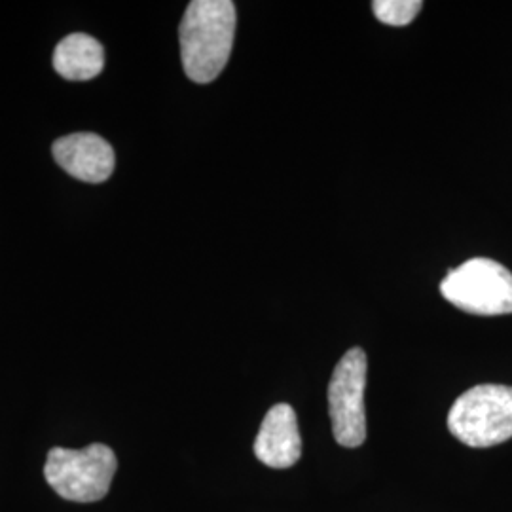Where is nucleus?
<instances>
[{"label":"nucleus","mask_w":512,"mask_h":512,"mask_svg":"<svg viewBox=\"0 0 512 512\" xmlns=\"http://www.w3.org/2000/svg\"><path fill=\"white\" fill-rule=\"evenodd\" d=\"M52 150L57 165L84 183H103L114 171V150L95 133L65 135Z\"/></svg>","instance_id":"obj_6"},{"label":"nucleus","mask_w":512,"mask_h":512,"mask_svg":"<svg viewBox=\"0 0 512 512\" xmlns=\"http://www.w3.org/2000/svg\"><path fill=\"white\" fill-rule=\"evenodd\" d=\"M423 8L421 0H374L372 10L374 16L385 25L404 27L412 23Z\"/></svg>","instance_id":"obj_9"},{"label":"nucleus","mask_w":512,"mask_h":512,"mask_svg":"<svg viewBox=\"0 0 512 512\" xmlns=\"http://www.w3.org/2000/svg\"><path fill=\"white\" fill-rule=\"evenodd\" d=\"M232 0H194L184 12L179 40L186 76L196 84L213 82L226 67L236 37Z\"/></svg>","instance_id":"obj_1"},{"label":"nucleus","mask_w":512,"mask_h":512,"mask_svg":"<svg viewBox=\"0 0 512 512\" xmlns=\"http://www.w3.org/2000/svg\"><path fill=\"white\" fill-rule=\"evenodd\" d=\"M105 67V48L99 40L74 33L63 38L54 52L55 73L71 82H86L101 74Z\"/></svg>","instance_id":"obj_8"},{"label":"nucleus","mask_w":512,"mask_h":512,"mask_svg":"<svg viewBox=\"0 0 512 512\" xmlns=\"http://www.w3.org/2000/svg\"><path fill=\"white\" fill-rule=\"evenodd\" d=\"M444 300L473 315L512 313V274L492 258H471L440 281Z\"/></svg>","instance_id":"obj_4"},{"label":"nucleus","mask_w":512,"mask_h":512,"mask_svg":"<svg viewBox=\"0 0 512 512\" xmlns=\"http://www.w3.org/2000/svg\"><path fill=\"white\" fill-rule=\"evenodd\" d=\"M366 353L351 348L334 368L329 384L332 437L344 448H359L366 440Z\"/></svg>","instance_id":"obj_5"},{"label":"nucleus","mask_w":512,"mask_h":512,"mask_svg":"<svg viewBox=\"0 0 512 512\" xmlns=\"http://www.w3.org/2000/svg\"><path fill=\"white\" fill-rule=\"evenodd\" d=\"M255 456L272 469H289L302 456L298 420L291 404H275L260 425L255 440Z\"/></svg>","instance_id":"obj_7"},{"label":"nucleus","mask_w":512,"mask_h":512,"mask_svg":"<svg viewBox=\"0 0 512 512\" xmlns=\"http://www.w3.org/2000/svg\"><path fill=\"white\" fill-rule=\"evenodd\" d=\"M450 433L471 448L512 439V387L482 384L467 389L448 412Z\"/></svg>","instance_id":"obj_2"},{"label":"nucleus","mask_w":512,"mask_h":512,"mask_svg":"<svg viewBox=\"0 0 512 512\" xmlns=\"http://www.w3.org/2000/svg\"><path fill=\"white\" fill-rule=\"evenodd\" d=\"M118 459L105 444H90L82 450L52 448L44 476L55 494L74 503H95L109 494Z\"/></svg>","instance_id":"obj_3"}]
</instances>
